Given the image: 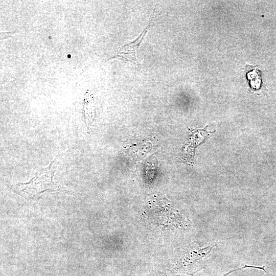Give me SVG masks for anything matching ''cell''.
Instances as JSON below:
<instances>
[{"mask_svg":"<svg viewBox=\"0 0 276 276\" xmlns=\"http://www.w3.org/2000/svg\"><path fill=\"white\" fill-rule=\"evenodd\" d=\"M250 83L254 88H258L261 84L260 74L258 70H255L248 74Z\"/></svg>","mask_w":276,"mask_h":276,"instance_id":"3957f363","label":"cell"},{"mask_svg":"<svg viewBox=\"0 0 276 276\" xmlns=\"http://www.w3.org/2000/svg\"><path fill=\"white\" fill-rule=\"evenodd\" d=\"M53 162L45 168H41L28 183L15 186L14 191L26 199H35L46 191H53L60 188L58 183L53 181L54 170Z\"/></svg>","mask_w":276,"mask_h":276,"instance_id":"6da1fadb","label":"cell"},{"mask_svg":"<svg viewBox=\"0 0 276 276\" xmlns=\"http://www.w3.org/2000/svg\"><path fill=\"white\" fill-rule=\"evenodd\" d=\"M244 268H245V267H244V266H243V267H240V268H237V269H235L231 270V271H229V272H227L226 273H225L223 276H227V275L231 274V273H232V272H234V271L239 270H240V269H244Z\"/></svg>","mask_w":276,"mask_h":276,"instance_id":"277c9868","label":"cell"},{"mask_svg":"<svg viewBox=\"0 0 276 276\" xmlns=\"http://www.w3.org/2000/svg\"><path fill=\"white\" fill-rule=\"evenodd\" d=\"M155 17L156 15L155 12H153L149 23L139 37L133 41L124 45L120 49L117 55L113 56L112 58L119 59L127 62H130L135 65H139V64L136 56V51L145 36L148 30L153 23Z\"/></svg>","mask_w":276,"mask_h":276,"instance_id":"7a4b0ae2","label":"cell"}]
</instances>
